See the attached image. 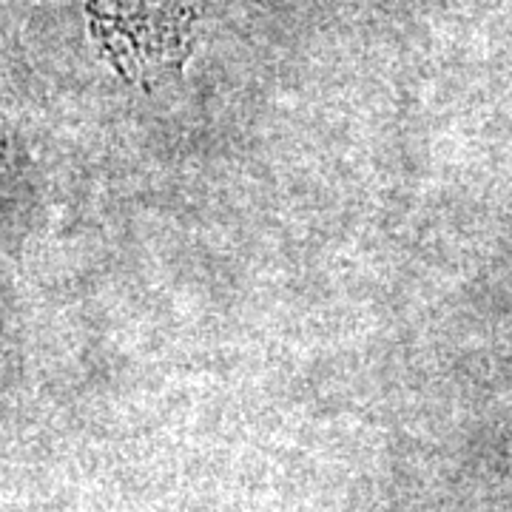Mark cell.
Returning <instances> with one entry per match:
<instances>
[{"label":"cell","instance_id":"cell-1","mask_svg":"<svg viewBox=\"0 0 512 512\" xmlns=\"http://www.w3.org/2000/svg\"><path fill=\"white\" fill-rule=\"evenodd\" d=\"M3 157H6V146H3V131H0V171H3Z\"/></svg>","mask_w":512,"mask_h":512}]
</instances>
